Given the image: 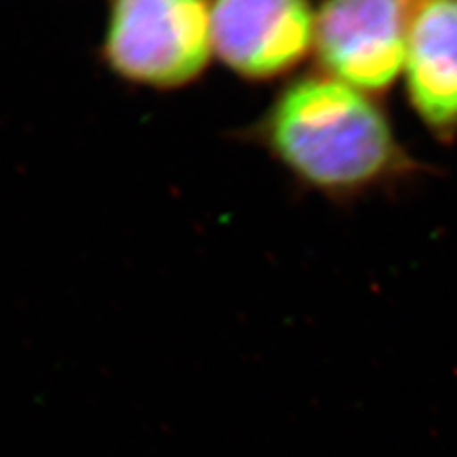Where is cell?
<instances>
[{
	"label": "cell",
	"instance_id": "1",
	"mask_svg": "<svg viewBox=\"0 0 457 457\" xmlns=\"http://www.w3.org/2000/svg\"><path fill=\"white\" fill-rule=\"evenodd\" d=\"M245 137L297 183L332 200L359 198L423 171L379 97L320 71L286 80Z\"/></svg>",
	"mask_w": 457,
	"mask_h": 457
},
{
	"label": "cell",
	"instance_id": "2",
	"mask_svg": "<svg viewBox=\"0 0 457 457\" xmlns=\"http://www.w3.org/2000/svg\"><path fill=\"white\" fill-rule=\"evenodd\" d=\"M99 57L136 88H189L213 57L212 0H107Z\"/></svg>",
	"mask_w": 457,
	"mask_h": 457
},
{
	"label": "cell",
	"instance_id": "3",
	"mask_svg": "<svg viewBox=\"0 0 457 457\" xmlns=\"http://www.w3.org/2000/svg\"><path fill=\"white\" fill-rule=\"evenodd\" d=\"M413 0H322L312 57L317 71L381 97L403 79Z\"/></svg>",
	"mask_w": 457,
	"mask_h": 457
},
{
	"label": "cell",
	"instance_id": "4",
	"mask_svg": "<svg viewBox=\"0 0 457 457\" xmlns=\"http://www.w3.org/2000/svg\"><path fill=\"white\" fill-rule=\"evenodd\" d=\"M311 0H212L213 55L242 80L290 77L314 46Z\"/></svg>",
	"mask_w": 457,
	"mask_h": 457
},
{
	"label": "cell",
	"instance_id": "5",
	"mask_svg": "<svg viewBox=\"0 0 457 457\" xmlns=\"http://www.w3.org/2000/svg\"><path fill=\"white\" fill-rule=\"evenodd\" d=\"M406 99L440 143L457 137V0H413L403 69Z\"/></svg>",
	"mask_w": 457,
	"mask_h": 457
}]
</instances>
